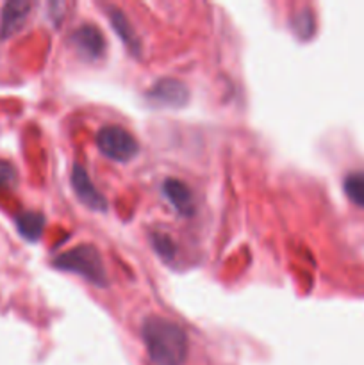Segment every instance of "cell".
<instances>
[{"label":"cell","mask_w":364,"mask_h":365,"mask_svg":"<svg viewBox=\"0 0 364 365\" xmlns=\"http://www.w3.org/2000/svg\"><path fill=\"white\" fill-rule=\"evenodd\" d=\"M141 337L153 365H184L188 359V335L166 317H146L143 321Z\"/></svg>","instance_id":"1"},{"label":"cell","mask_w":364,"mask_h":365,"mask_svg":"<svg viewBox=\"0 0 364 365\" xmlns=\"http://www.w3.org/2000/svg\"><path fill=\"white\" fill-rule=\"evenodd\" d=\"M54 264L59 269L79 274V277L86 278V280L98 285V287H106L107 282H109L102 257H100L98 250L91 245H82L77 246V248L68 250L66 253L57 257Z\"/></svg>","instance_id":"2"},{"label":"cell","mask_w":364,"mask_h":365,"mask_svg":"<svg viewBox=\"0 0 364 365\" xmlns=\"http://www.w3.org/2000/svg\"><path fill=\"white\" fill-rule=\"evenodd\" d=\"M96 146L107 159L116 163L132 160L139 152V145L134 135L127 128L118 125H107L100 128L96 134Z\"/></svg>","instance_id":"3"},{"label":"cell","mask_w":364,"mask_h":365,"mask_svg":"<svg viewBox=\"0 0 364 365\" xmlns=\"http://www.w3.org/2000/svg\"><path fill=\"white\" fill-rule=\"evenodd\" d=\"M71 185H74L75 195L79 196V200H81L86 207H89L91 210H98V212L107 210L106 198L100 195L98 189L93 185L91 180H89L84 168L79 166V164H75L74 171H71Z\"/></svg>","instance_id":"4"},{"label":"cell","mask_w":364,"mask_h":365,"mask_svg":"<svg viewBox=\"0 0 364 365\" xmlns=\"http://www.w3.org/2000/svg\"><path fill=\"white\" fill-rule=\"evenodd\" d=\"M150 98L157 106L181 107L188 102L189 91L182 82L175 81V78H163L152 88Z\"/></svg>","instance_id":"5"},{"label":"cell","mask_w":364,"mask_h":365,"mask_svg":"<svg viewBox=\"0 0 364 365\" xmlns=\"http://www.w3.org/2000/svg\"><path fill=\"white\" fill-rule=\"evenodd\" d=\"M71 43L79 50V53L82 57H88V59H98L106 50L103 34L98 31V27H93V25L79 27L71 36Z\"/></svg>","instance_id":"6"},{"label":"cell","mask_w":364,"mask_h":365,"mask_svg":"<svg viewBox=\"0 0 364 365\" xmlns=\"http://www.w3.org/2000/svg\"><path fill=\"white\" fill-rule=\"evenodd\" d=\"M163 192L181 216H193V212H195L193 192L184 182L177 180V178H166L163 184Z\"/></svg>","instance_id":"7"},{"label":"cell","mask_w":364,"mask_h":365,"mask_svg":"<svg viewBox=\"0 0 364 365\" xmlns=\"http://www.w3.org/2000/svg\"><path fill=\"white\" fill-rule=\"evenodd\" d=\"M31 7H32V4H29V2L6 4L2 9V24H0L2 34L9 36V34H13V32H16L18 29L24 25V21L27 20Z\"/></svg>","instance_id":"8"},{"label":"cell","mask_w":364,"mask_h":365,"mask_svg":"<svg viewBox=\"0 0 364 365\" xmlns=\"http://www.w3.org/2000/svg\"><path fill=\"white\" fill-rule=\"evenodd\" d=\"M109 20L113 21L114 31H116L118 36H120V38L123 39L125 45L128 46V50H131V52L134 53V56H139L141 48H139L138 38H136L134 31H132L131 24H128V20H127V18H125V14L121 13V11H118V9H111L109 11Z\"/></svg>","instance_id":"9"},{"label":"cell","mask_w":364,"mask_h":365,"mask_svg":"<svg viewBox=\"0 0 364 365\" xmlns=\"http://www.w3.org/2000/svg\"><path fill=\"white\" fill-rule=\"evenodd\" d=\"M18 230L24 237L31 239V241H36V239L41 235L43 225H45V220H43L41 214L38 212H21L20 216L16 217Z\"/></svg>","instance_id":"10"},{"label":"cell","mask_w":364,"mask_h":365,"mask_svg":"<svg viewBox=\"0 0 364 365\" xmlns=\"http://www.w3.org/2000/svg\"><path fill=\"white\" fill-rule=\"evenodd\" d=\"M345 192L350 202L364 209V171H355L345 178Z\"/></svg>","instance_id":"11"},{"label":"cell","mask_w":364,"mask_h":365,"mask_svg":"<svg viewBox=\"0 0 364 365\" xmlns=\"http://www.w3.org/2000/svg\"><path fill=\"white\" fill-rule=\"evenodd\" d=\"M313 13H309V11H302V13H298L295 16V24H293V27H295V32L298 36H302V38H309L310 34H313L314 31V24H313Z\"/></svg>","instance_id":"12"},{"label":"cell","mask_w":364,"mask_h":365,"mask_svg":"<svg viewBox=\"0 0 364 365\" xmlns=\"http://www.w3.org/2000/svg\"><path fill=\"white\" fill-rule=\"evenodd\" d=\"M152 246L156 248V252L159 253L163 259H173L175 255V246L171 242V239L164 234H153L152 235Z\"/></svg>","instance_id":"13"}]
</instances>
